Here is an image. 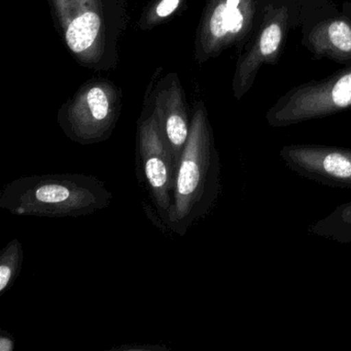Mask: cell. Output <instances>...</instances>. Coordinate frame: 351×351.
I'll return each mask as SVG.
<instances>
[{"instance_id": "6da1fadb", "label": "cell", "mask_w": 351, "mask_h": 351, "mask_svg": "<svg viewBox=\"0 0 351 351\" xmlns=\"http://www.w3.org/2000/svg\"><path fill=\"white\" fill-rule=\"evenodd\" d=\"M112 193L102 180L80 173L16 178L0 194V208L18 217L77 219L110 207Z\"/></svg>"}, {"instance_id": "7a4b0ae2", "label": "cell", "mask_w": 351, "mask_h": 351, "mask_svg": "<svg viewBox=\"0 0 351 351\" xmlns=\"http://www.w3.org/2000/svg\"><path fill=\"white\" fill-rule=\"evenodd\" d=\"M221 158L203 112L195 114L178 164L173 202L162 227L178 236L213 211L221 193Z\"/></svg>"}, {"instance_id": "3957f363", "label": "cell", "mask_w": 351, "mask_h": 351, "mask_svg": "<svg viewBox=\"0 0 351 351\" xmlns=\"http://www.w3.org/2000/svg\"><path fill=\"white\" fill-rule=\"evenodd\" d=\"M348 108H351V67L324 81L291 90L267 112V122L271 127L281 128Z\"/></svg>"}, {"instance_id": "277c9868", "label": "cell", "mask_w": 351, "mask_h": 351, "mask_svg": "<svg viewBox=\"0 0 351 351\" xmlns=\"http://www.w3.org/2000/svg\"><path fill=\"white\" fill-rule=\"evenodd\" d=\"M136 162L137 176L147 186L157 219L163 223L173 202L178 165L156 118L145 121L139 128Z\"/></svg>"}, {"instance_id": "5b68a950", "label": "cell", "mask_w": 351, "mask_h": 351, "mask_svg": "<svg viewBox=\"0 0 351 351\" xmlns=\"http://www.w3.org/2000/svg\"><path fill=\"white\" fill-rule=\"evenodd\" d=\"M279 157L298 176L330 188L351 189V149L320 145H289Z\"/></svg>"}, {"instance_id": "8992f818", "label": "cell", "mask_w": 351, "mask_h": 351, "mask_svg": "<svg viewBox=\"0 0 351 351\" xmlns=\"http://www.w3.org/2000/svg\"><path fill=\"white\" fill-rule=\"evenodd\" d=\"M114 121L110 98L99 87H94L71 106L64 118L65 132L83 145L106 141Z\"/></svg>"}, {"instance_id": "52a82bcc", "label": "cell", "mask_w": 351, "mask_h": 351, "mask_svg": "<svg viewBox=\"0 0 351 351\" xmlns=\"http://www.w3.org/2000/svg\"><path fill=\"white\" fill-rule=\"evenodd\" d=\"M287 19V11L285 9L280 10L272 19L265 24L260 36L256 38V44L240 66L238 77L243 91L252 85L254 75L264 63L271 62L276 59L282 43L283 30Z\"/></svg>"}, {"instance_id": "ba28073f", "label": "cell", "mask_w": 351, "mask_h": 351, "mask_svg": "<svg viewBox=\"0 0 351 351\" xmlns=\"http://www.w3.org/2000/svg\"><path fill=\"white\" fill-rule=\"evenodd\" d=\"M252 18V0H223L211 13L209 32L213 40L223 42L241 34Z\"/></svg>"}, {"instance_id": "9c48e42d", "label": "cell", "mask_w": 351, "mask_h": 351, "mask_svg": "<svg viewBox=\"0 0 351 351\" xmlns=\"http://www.w3.org/2000/svg\"><path fill=\"white\" fill-rule=\"evenodd\" d=\"M309 40L318 54L340 60L351 58V26L344 20H330L319 24L312 30Z\"/></svg>"}, {"instance_id": "30bf717a", "label": "cell", "mask_w": 351, "mask_h": 351, "mask_svg": "<svg viewBox=\"0 0 351 351\" xmlns=\"http://www.w3.org/2000/svg\"><path fill=\"white\" fill-rule=\"evenodd\" d=\"M312 235L340 244H351V201L338 205L308 227Z\"/></svg>"}, {"instance_id": "8fae6325", "label": "cell", "mask_w": 351, "mask_h": 351, "mask_svg": "<svg viewBox=\"0 0 351 351\" xmlns=\"http://www.w3.org/2000/svg\"><path fill=\"white\" fill-rule=\"evenodd\" d=\"M101 22L94 12H85L75 17L67 26V45L73 52L83 53L91 48L99 32Z\"/></svg>"}, {"instance_id": "7c38bea8", "label": "cell", "mask_w": 351, "mask_h": 351, "mask_svg": "<svg viewBox=\"0 0 351 351\" xmlns=\"http://www.w3.org/2000/svg\"><path fill=\"white\" fill-rule=\"evenodd\" d=\"M24 250L17 238L10 241L0 254V295L13 287L23 265Z\"/></svg>"}, {"instance_id": "4fadbf2b", "label": "cell", "mask_w": 351, "mask_h": 351, "mask_svg": "<svg viewBox=\"0 0 351 351\" xmlns=\"http://www.w3.org/2000/svg\"><path fill=\"white\" fill-rule=\"evenodd\" d=\"M180 5V0H162L157 7V15L160 18H166L171 15Z\"/></svg>"}, {"instance_id": "5bb4252c", "label": "cell", "mask_w": 351, "mask_h": 351, "mask_svg": "<svg viewBox=\"0 0 351 351\" xmlns=\"http://www.w3.org/2000/svg\"><path fill=\"white\" fill-rule=\"evenodd\" d=\"M15 348V343L11 337L1 335L0 336V351H13Z\"/></svg>"}]
</instances>
